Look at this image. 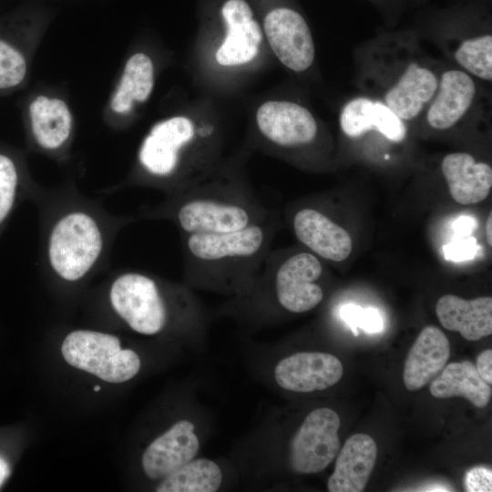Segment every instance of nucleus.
<instances>
[{
	"label": "nucleus",
	"instance_id": "b1692460",
	"mask_svg": "<svg viewBox=\"0 0 492 492\" xmlns=\"http://www.w3.org/2000/svg\"><path fill=\"white\" fill-rule=\"evenodd\" d=\"M154 86V67L144 53L132 55L126 62L121 77L110 98V109L118 115L130 112L135 103H143Z\"/></svg>",
	"mask_w": 492,
	"mask_h": 492
},
{
	"label": "nucleus",
	"instance_id": "f3484780",
	"mask_svg": "<svg viewBox=\"0 0 492 492\" xmlns=\"http://www.w3.org/2000/svg\"><path fill=\"white\" fill-rule=\"evenodd\" d=\"M199 446L194 425L190 421H179L146 448L142 468L150 479L164 478L192 460Z\"/></svg>",
	"mask_w": 492,
	"mask_h": 492
},
{
	"label": "nucleus",
	"instance_id": "f257e3e1",
	"mask_svg": "<svg viewBox=\"0 0 492 492\" xmlns=\"http://www.w3.org/2000/svg\"><path fill=\"white\" fill-rule=\"evenodd\" d=\"M29 200L38 211L41 270L61 286L83 285L104 270L118 234L138 220L111 214L69 182L53 189L36 185Z\"/></svg>",
	"mask_w": 492,
	"mask_h": 492
},
{
	"label": "nucleus",
	"instance_id": "c85d7f7f",
	"mask_svg": "<svg viewBox=\"0 0 492 492\" xmlns=\"http://www.w3.org/2000/svg\"><path fill=\"white\" fill-rule=\"evenodd\" d=\"M464 487L468 492L492 491L491 469L481 466L468 469L465 474Z\"/></svg>",
	"mask_w": 492,
	"mask_h": 492
},
{
	"label": "nucleus",
	"instance_id": "c9c22d12",
	"mask_svg": "<svg viewBox=\"0 0 492 492\" xmlns=\"http://www.w3.org/2000/svg\"><path fill=\"white\" fill-rule=\"evenodd\" d=\"M101 388L99 385H95L94 386V391H99Z\"/></svg>",
	"mask_w": 492,
	"mask_h": 492
},
{
	"label": "nucleus",
	"instance_id": "9d476101",
	"mask_svg": "<svg viewBox=\"0 0 492 492\" xmlns=\"http://www.w3.org/2000/svg\"><path fill=\"white\" fill-rule=\"evenodd\" d=\"M488 113L481 82L456 67L443 66L436 91L418 122L444 132Z\"/></svg>",
	"mask_w": 492,
	"mask_h": 492
},
{
	"label": "nucleus",
	"instance_id": "f03ea898",
	"mask_svg": "<svg viewBox=\"0 0 492 492\" xmlns=\"http://www.w3.org/2000/svg\"><path fill=\"white\" fill-rule=\"evenodd\" d=\"M356 85L407 125L418 122L432 100L443 65L428 56L411 31L378 34L356 49Z\"/></svg>",
	"mask_w": 492,
	"mask_h": 492
},
{
	"label": "nucleus",
	"instance_id": "dca6fc26",
	"mask_svg": "<svg viewBox=\"0 0 492 492\" xmlns=\"http://www.w3.org/2000/svg\"><path fill=\"white\" fill-rule=\"evenodd\" d=\"M292 226L296 239L324 260L342 261L352 251L348 232L320 210L298 209L292 216Z\"/></svg>",
	"mask_w": 492,
	"mask_h": 492
},
{
	"label": "nucleus",
	"instance_id": "423d86ee",
	"mask_svg": "<svg viewBox=\"0 0 492 492\" xmlns=\"http://www.w3.org/2000/svg\"><path fill=\"white\" fill-rule=\"evenodd\" d=\"M173 284L138 269H121L109 278L107 295L112 312L133 331L154 335L170 322Z\"/></svg>",
	"mask_w": 492,
	"mask_h": 492
},
{
	"label": "nucleus",
	"instance_id": "9b49d317",
	"mask_svg": "<svg viewBox=\"0 0 492 492\" xmlns=\"http://www.w3.org/2000/svg\"><path fill=\"white\" fill-rule=\"evenodd\" d=\"M339 415L332 409L313 410L294 435L290 445V464L298 474L323 471L340 449Z\"/></svg>",
	"mask_w": 492,
	"mask_h": 492
},
{
	"label": "nucleus",
	"instance_id": "c756f323",
	"mask_svg": "<svg viewBox=\"0 0 492 492\" xmlns=\"http://www.w3.org/2000/svg\"><path fill=\"white\" fill-rule=\"evenodd\" d=\"M357 327L367 333H377L383 328V321L379 312L374 308H361L357 316Z\"/></svg>",
	"mask_w": 492,
	"mask_h": 492
},
{
	"label": "nucleus",
	"instance_id": "cd10ccee",
	"mask_svg": "<svg viewBox=\"0 0 492 492\" xmlns=\"http://www.w3.org/2000/svg\"><path fill=\"white\" fill-rule=\"evenodd\" d=\"M478 249L475 237H461L451 241L443 248L447 261H461L473 259Z\"/></svg>",
	"mask_w": 492,
	"mask_h": 492
},
{
	"label": "nucleus",
	"instance_id": "39448f33",
	"mask_svg": "<svg viewBox=\"0 0 492 492\" xmlns=\"http://www.w3.org/2000/svg\"><path fill=\"white\" fill-rule=\"evenodd\" d=\"M213 132L212 126L196 128L190 118L180 116L157 123L139 146L137 170L124 184L148 186L164 194L183 185L185 154L198 138Z\"/></svg>",
	"mask_w": 492,
	"mask_h": 492
},
{
	"label": "nucleus",
	"instance_id": "393cba45",
	"mask_svg": "<svg viewBox=\"0 0 492 492\" xmlns=\"http://www.w3.org/2000/svg\"><path fill=\"white\" fill-rule=\"evenodd\" d=\"M36 183L32 181L19 155L0 148V238L19 204L29 200Z\"/></svg>",
	"mask_w": 492,
	"mask_h": 492
},
{
	"label": "nucleus",
	"instance_id": "f704fd0d",
	"mask_svg": "<svg viewBox=\"0 0 492 492\" xmlns=\"http://www.w3.org/2000/svg\"><path fill=\"white\" fill-rule=\"evenodd\" d=\"M491 227H492V214L490 212L487 219V224H486V236H487V241L489 246L492 245Z\"/></svg>",
	"mask_w": 492,
	"mask_h": 492
},
{
	"label": "nucleus",
	"instance_id": "7ed1b4c3",
	"mask_svg": "<svg viewBox=\"0 0 492 492\" xmlns=\"http://www.w3.org/2000/svg\"><path fill=\"white\" fill-rule=\"evenodd\" d=\"M139 219L168 220L179 234L219 233L243 229L271 217L270 209L240 179L200 175L145 206Z\"/></svg>",
	"mask_w": 492,
	"mask_h": 492
},
{
	"label": "nucleus",
	"instance_id": "e433bc0d",
	"mask_svg": "<svg viewBox=\"0 0 492 492\" xmlns=\"http://www.w3.org/2000/svg\"><path fill=\"white\" fill-rule=\"evenodd\" d=\"M370 1H374V2H379V1H381V0H370Z\"/></svg>",
	"mask_w": 492,
	"mask_h": 492
},
{
	"label": "nucleus",
	"instance_id": "6ab92c4d",
	"mask_svg": "<svg viewBox=\"0 0 492 492\" xmlns=\"http://www.w3.org/2000/svg\"><path fill=\"white\" fill-rule=\"evenodd\" d=\"M450 343L439 328L425 327L411 346L403 374L405 386L418 390L431 382L446 366L450 357Z\"/></svg>",
	"mask_w": 492,
	"mask_h": 492
},
{
	"label": "nucleus",
	"instance_id": "bb28decb",
	"mask_svg": "<svg viewBox=\"0 0 492 492\" xmlns=\"http://www.w3.org/2000/svg\"><path fill=\"white\" fill-rule=\"evenodd\" d=\"M27 64L23 53L10 42L0 38V90L18 87L26 78Z\"/></svg>",
	"mask_w": 492,
	"mask_h": 492
},
{
	"label": "nucleus",
	"instance_id": "72a5a7b5",
	"mask_svg": "<svg viewBox=\"0 0 492 492\" xmlns=\"http://www.w3.org/2000/svg\"><path fill=\"white\" fill-rule=\"evenodd\" d=\"M10 474V468L8 463L0 456V487Z\"/></svg>",
	"mask_w": 492,
	"mask_h": 492
},
{
	"label": "nucleus",
	"instance_id": "4468645a",
	"mask_svg": "<svg viewBox=\"0 0 492 492\" xmlns=\"http://www.w3.org/2000/svg\"><path fill=\"white\" fill-rule=\"evenodd\" d=\"M341 361L320 352H301L278 363L274 375L283 389L309 393L334 385L343 376Z\"/></svg>",
	"mask_w": 492,
	"mask_h": 492
},
{
	"label": "nucleus",
	"instance_id": "5701e85b",
	"mask_svg": "<svg viewBox=\"0 0 492 492\" xmlns=\"http://www.w3.org/2000/svg\"><path fill=\"white\" fill-rule=\"evenodd\" d=\"M430 394L437 398L463 396L474 406L484 408L491 399V384L482 379L467 360L446 364L431 381Z\"/></svg>",
	"mask_w": 492,
	"mask_h": 492
},
{
	"label": "nucleus",
	"instance_id": "473e14b6",
	"mask_svg": "<svg viewBox=\"0 0 492 492\" xmlns=\"http://www.w3.org/2000/svg\"><path fill=\"white\" fill-rule=\"evenodd\" d=\"M476 227V221L474 219L462 216L456 220L453 225V229L459 235H466L472 232Z\"/></svg>",
	"mask_w": 492,
	"mask_h": 492
},
{
	"label": "nucleus",
	"instance_id": "a878e982",
	"mask_svg": "<svg viewBox=\"0 0 492 492\" xmlns=\"http://www.w3.org/2000/svg\"><path fill=\"white\" fill-rule=\"evenodd\" d=\"M222 481L221 470L206 458L190 460L158 486V492H215Z\"/></svg>",
	"mask_w": 492,
	"mask_h": 492
},
{
	"label": "nucleus",
	"instance_id": "ddd939ff",
	"mask_svg": "<svg viewBox=\"0 0 492 492\" xmlns=\"http://www.w3.org/2000/svg\"><path fill=\"white\" fill-rule=\"evenodd\" d=\"M256 123L269 142L285 149H299L312 145L319 132L312 112L287 100L263 103L257 110Z\"/></svg>",
	"mask_w": 492,
	"mask_h": 492
},
{
	"label": "nucleus",
	"instance_id": "2eb2a0df",
	"mask_svg": "<svg viewBox=\"0 0 492 492\" xmlns=\"http://www.w3.org/2000/svg\"><path fill=\"white\" fill-rule=\"evenodd\" d=\"M28 123L32 146L54 156L66 153L72 138L73 117L65 100L36 97L28 106Z\"/></svg>",
	"mask_w": 492,
	"mask_h": 492
},
{
	"label": "nucleus",
	"instance_id": "aec40b11",
	"mask_svg": "<svg viewBox=\"0 0 492 492\" xmlns=\"http://www.w3.org/2000/svg\"><path fill=\"white\" fill-rule=\"evenodd\" d=\"M377 446L365 434L351 436L341 449L334 471L328 479L330 492H361L370 478L377 458Z\"/></svg>",
	"mask_w": 492,
	"mask_h": 492
},
{
	"label": "nucleus",
	"instance_id": "412c9836",
	"mask_svg": "<svg viewBox=\"0 0 492 492\" xmlns=\"http://www.w3.org/2000/svg\"><path fill=\"white\" fill-rule=\"evenodd\" d=\"M441 170L450 195L459 204L469 205L484 200L492 187L491 166L467 152H452L441 161Z\"/></svg>",
	"mask_w": 492,
	"mask_h": 492
},
{
	"label": "nucleus",
	"instance_id": "2f4dec72",
	"mask_svg": "<svg viewBox=\"0 0 492 492\" xmlns=\"http://www.w3.org/2000/svg\"><path fill=\"white\" fill-rule=\"evenodd\" d=\"M361 307L354 304H345L341 308L340 313L345 323L349 324L354 335H358L357 315Z\"/></svg>",
	"mask_w": 492,
	"mask_h": 492
},
{
	"label": "nucleus",
	"instance_id": "6e6552de",
	"mask_svg": "<svg viewBox=\"0 0 492 492\" xmlns=\"http://www.w3.org/2000/svg\"><path fill=\"white\" fill-rule=\"evenodd\" d=\"M323 272L321 261L312 252L270 251L251 282L271 287L284 310L302 313L323 301V290L317 282Z\"/></svg>",
	"mask_w": 492,
	"mask_h": 492
},
{
	"label": "nucleus",
	"instance_id": "4be33fe9",
	"mask_svg": "<svg viewBox=\"0 0 492 492\" xmlns=\"http://www.w3.org/2000/svg\"><path fill=\"white\" fill-rule=\"evenodd\" d=\"M441 325L459 332L467 341H477L492 333V298L489 296L465 300L446 294L436 305Z\"/></svg>",
	"mask_w": 492,
	"mask_h": 492
},
{
	"label": "nucleus",
	"instance_id": "20e7f679",
	"mask_svg": "<svg viewBox=\"0 0 492 492\" xmlns=\"http://www.w3.org/2000/svg\"><path fill=\"white\" fill-rule=\"evenodd\" d=\"M275 226L270 217L233 231L180 234L185 277L194 284L246 288L271 251Z\"/></svg>",
	"mask_w": 492,
	"mask_h": 492
},
{
	"label": "nucleus",
	"instance_id": "f8f14e48",
	"mask_svg": "<svg viewBox=\"0 0 492 492\" xmlns=\"http://www.w3.org/2000/svg\"><path fill=\"white\" fill-rule=\"evenodd\" d=\"M263 27L272 52L287 68L303 72L313 65L315 47L312 32L299 12L275 8L266 15Z\"/></svg>",
	"mask_w": 492,
	"mask_h": 492
},
{
	"label": "nucleus",
	"instance_id": "7c9ffc66",
	"mask_svg": "<svg viewBox=\"0 0 492 492\" xmlns=\"http://www.w3.org/2000/svg\"><path fill=\"white\" fill-rule=\"evenodd\" d=\"M476 369L479 375L487 384H492V351L490 349L483 351L476 362Z\"/></svg>",
	"mask_w": 492,
	"mask_h": 492
},
{
	"label": "nucleus",
	"instance_id": "a211bd4d",
	"mask_svg": "<svg viewBox=\"0 0 492 492\" xmlns=\"http://www.w3.org/2000/svg\"><path fill=\"white\" fill-rule=\"evenodd\" d=\"M227 26L223 43L216 53L222 66H237L252 60L259 52L262 36L252 12L244 0H228L222 7Z\"/></svg>",
	"mask_w": 492,
	"mask_h": 492
},
{
	"label": "nucleus",
	"instance_id": "0eeeda50",
	"mask_svg": "<svg viewBox=\"0 0 492 492\" xmlns=\"http://www.w3.org/2000/svg\"><path fill=\"white\" fill-rule=\"evenodd\" d=\"M437 17L445 48L456 67L480 82L492 81L490 16L481 3L442 10Z\"/></svg>",
	"mask_w": 492,
	"mask_h": 492
},
{
	"label": "nucleus",
	"instance_id": "1a4fd4ad",
	"mask_svg": "<svg viewBox=\"0 0 492 492\" xmlns=\"http://www.w3.org/2000/svg\"><path fill=\"white\" fill-rule=\"evenodd\" d=\"M61 352L71 366L108 383L126 382L140 368L138 355L130 349H122L119 339L106 333L72 331L65 337Z\"/></svg>",
	"mask_w": 492,
	"mask_h": 492
}]
</instances>
